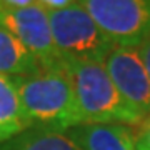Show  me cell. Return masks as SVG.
Masks as SVG:
<instances>
[{"label": "cell", "mask_w": 150, "mask_h": 150, "mask_svg": "<svg viewBox=\"0 0 150 150\" xmlns=\"http://www.w3.org/2000/svg\"><path fill=\"white\" fill-rule=\"evenodd\" d=\"M62 67L74 88L82 123L139 125L142 122L118 93L103 64L62 59Z\"/></svg>", "instance_id": "cell-2"}, {"label": "cell", "mask_w": 150, "mask_h": 150, "mask_svg": "<svg viewBox=\"0 0 150 150\" xmlns=\"http://www.w3.org/2000/svg\"><path fill=\"white\" fill-rule=\"evenodd\" d=\"M79 0H37V4L40 7H43L47 12H54V10H62L67 7L77 4Z\"/></svg>", "instance_id": "cell-12"}, {"label": "cell", "mask_w": 150, "mask_h": 150, "mask_svg": "<svg viewBox=\"0 0 150 150\" xmlns=\"http://www.w3.org/2000/svg\"><path fill=\"white\" fill-rule=\"evenodd\" d=\"M67 134L83 150H135V134L125 123H80Z\"/></svg>", "instance_id": "cell-7"}, {"label": "cell", "mask_w": 150, "mask_h": 150, "mask_svg": "<svg viewBox=\"0 0 150 150\" xmlns=\"http://www.w3.org/2000/svg\"><path fill=\"white\" fill-rule=\"evenodd\" d=\"M0 150H83L67 132L27 129L0 144Z\"/></svg>", "instance_id": "cell-8"}, {"label": "cell", "mask_w": 150, "mask_h": 150, "mask_svg": "<svg viewBox=\"0 0 150 150\" xmlns=\"http://www.w3.org/2000/svg\"><path fill=\"white\" fill-rule=\"evenodd\" d=\"M137 48H139V54H140V57H142V62H144L145 69H147V74H149V77H150V38H147L145 42H142Z\"/></svg>", "instance_id": "cell-13"}, {"label": "cell", "mask_w": 150, "mask_h": 150, "mask_svg": "<svg viewBox=\"0 0 150 150\" xmlns=\"http://www.w3.org/2000/svg\"><path fill=\"white\" fill-rule=\"evenodd\" d=\"M105 35L120 47L150 38V0H79Z\"/></svg>", "instance_id": "cell-4"}, {"label": "cell", "mask_w": 150, "mask_h": 150, "mask_svg": "<svg viewBox=\"0 0 150 150\" xmlns=\"http://www.w3.org/2000/svg\"><path fill=\"white\" fill-rule=\"evenodd\" d=\"M135 134V150H150V113L137 125Z\"/></svg>", "instance_id": "cell-11"}, {"label": "cell", "mask_w": 150, "mask_h": 150, "mask_svg": "<svg viewBox=\"0 0 150 150\" xmlns=\"http://www.w3.org/2000/svg\"><path fill=\"white\" fill-rule=\"evenodd\" d=\"M103 67L125 103L144 120L150 113V77L139 48L115 45Z\"/></svg>", "instance_id": "cell-6"}, {"label": "cell", "mask_w": 150, "mask_h": 150, "mask_svg": "<svg viewBox=\"0 0 150 150\" xmlns=\"http://www.w3.org/2000/svg\"><path fill=\"white\" fill-rule=\"evenodd\" d=\"M0 8H2V4H0Z\"/></svg>", "instance_id": "cell-15"}, {"label": "cell", "mask_w": 150, "mask_h": 150, "mask_svg": "<svg viewBox=\"0 0 150 150\" xmlns=\"http://www.w3.org/2000/svg\"><path fill=\"white\" fill-rule=\"evenodd\" d=\"M40 69L37 59L0 25V74L7 77H25L37 74Z\"/></svg>", "instance_id": "cell-9"}, {"label": "cell", "mask_w": 150, "mask_h": 150, "mask_svg": "<svg viewBox=\"0 0 150 150\" xmlns=\"http://www.w3.org/2000/svg\"><path fill=\"white\" fill-rule=\"evenodd\" d=\"M0 25L37 59L42 69L62 64V57L52 38L48 12L38 4L25 8H0Z\"/></svg>", "instance_id": "cell-5"}, {"label": "cell", "mask_w": 150, "mask_h": 150, "mask_svg": "<svg viewBox=\"0 0 150 150\" xmlns=\"http://www.w3.org/2000/svg\"><path fill=\"white\" fill-rule=\"evenodd\" d=\"M2 8H25L33 4H37V0H0Z\"/></svg>", "instance_id": "cell-14"}, {"label": "cell", "mask_w": 150, "mask_h": 150, "mask_svg": "<svg viewBox=\"0 0 150 150\" xmlns=\"http://www.w3.org/2000/svg\"><path fill=\"white\" fill-rule=\"evenodd\" d=\"M55 48L62 59L103 64L115 43L100 30L77 2L62 10L48 12Z\"/></svg>", "instance_id": "cell-3"}, {"label": "cell", "mask_w": 150, "mask_h": 150, "mask_svg": "<svg viewBox=\"0 0 150 150\" xmlns=\"http://www.w3.org/2000/svg\"><path fill=\"white\" fill-rule=\"evenodd\" d=\"M28 129L67 132L82 123L69 75L62 64L40 69L37 74L12 77Z\"/></svg>", "instance_id": "cell-1"}, {"label": "cell", "mask_w": 150, "mask_h": 150, "mask_svg": "<svg viewBox=\"0 0 150 150\" xmlns=\"http://www.w3.org/2000/svg\"><path fill=\"white\" fill-rule=\"evenodd\" d=\"M27 129L15 82L0 74V144Z\"/></svg>", "instance_id": "cell-10"}]
</instances>
